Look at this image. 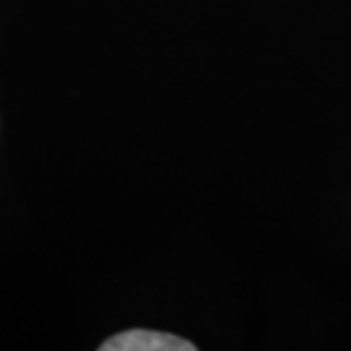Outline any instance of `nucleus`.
I'll return each mask as SVG.
<instances>
[{
  "label": "nucleus",
  "instance_id": "1",
  "mask_svg": "<svg viewBox=\"0 0 351 351\" xmlns=\"http://www.w3.org/2000/svg\"><path fill=\"white\" fill-rule=\"evenodd\" d=\"M101 351H194L192 342L176 338L169 333L158 331H125L108 342H103Z\"/></svg>",
  "mask_w": 351,
  "mask_h": 351
}]
</instances>
